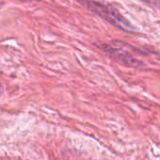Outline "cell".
<instances>
[{"mask_svg":"<svg viewBox=\"0 0 160 160\" xmlns=\"http://www.w3.org/2000/svg\"><path fill=\"white\" fill-rule=\"evenodd\" d=\"M158 3H159V5H160V0H158Z\"/></svg>","mask_w":160,"mask_h":160,"instance_id":"cell-2","label":"cell"},{"mask_svg":"<svg viewBox=\"0 0 160 160\" xmlns=\"http://www.w3.org/2000/svg\"><path fill=\"white\" fill-rule=\"evenodd\" d=\"M88 7L95 12L99 14V16L103 17L105 20L109 21L111 23L116 25L117 27L127 29V30L132 29L128 22L124 17H122L121 14L112 7H110L109 5L101 4L98 2H94V1L89 2Z\"/></svg>","mask_w":160,"mask_h":160,"instance_id":"cell-1","label":"cell"}]
</instances>
